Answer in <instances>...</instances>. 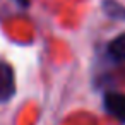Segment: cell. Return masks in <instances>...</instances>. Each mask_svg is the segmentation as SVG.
<instances>
[{
	"mask_svg": "<svg viewBox=\"0 0 125 125\" xmlns=\"http://www.w3.org/2000/svg\"><path fill=\"white\" fill-rule=\"evenodd\" d=\"M16 94L14 69L7 62H0V103L9 101Z\"/></svg>",
	"mask_w": 125,
	"mask_h": 125,
	"instance_id": "obj_1",
	"label": "cell"
},
{
	"mask_svg": "<svg viewBox=\"0 0 125 125\" xmlns=\"http://www.w3.org/2000/svg\"><path fill=\"white\" fill-rule=\"evenodd\" d=\"M103 104H104V110L111 116L125 123V93H118V91L106 93L103 98Z\"/></svg>",
	"mask_w": 125,
	"mask_h": 125,
	"instance_id": "obj_2",
	"label": "cell"
},
{
	"mask_svg": "<svg viewBox=\"0 0 125 125\" xmlns=\"http://www.w3.org/2000/svg\"><path fill=\"white\" fill-rule=\"evenodd\" d=\"M103 12L113 21H125V5H122L116 0H103L101 2Z\"/></svg>",
	"mask_w": 125,
	"mask_h": 125,
	"instance_id": "obj_3",
	"label": "cell"
},
{
	"mask_svg": "<svg viewBox=\"0 0 125 125\" xmlns=\"http://www.w3.org/2000/svg\"><path fill=\"white\" fill-rule=\"evenodd\" d=\"M108 55L115 62H125V33L118 34L108 43Z\"/></svg>",
	"mask_w": 125,
	"mask_h": 125,
	"instance_id": "obj_4",
	"label": "cell"
},
{
	"mask_svg": "<svg viewBox=\"0 0 125 125\" xmlns=\"http://www.w3.org/2000/svg\"><path fill=\"white\" fill-rule=\"evenodd\" d=\"M16 2H17L21 7H28V5L31 4V0H16Z\"/></svg>",
	"mask_w": 125,
	"mask_h": 125,
	"instance_id": "obj_5",
	"label": "cell"
}]
</instances>
